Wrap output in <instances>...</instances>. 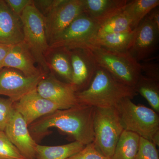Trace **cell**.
Returning a JSON list of instances; mask_svg holds the SVG:
<instances>
[{"mask_svg": "<svg viewBox=\"0 0 159 159\" xmlns=\"http://www.w3.org/2000/svg\"><path fill=\"white\" fill-rule=\"evenodd\" d=\"M81 47L91 51L98 66L119 82L134 88L142 74V66L128 52L109 51L89 44Z\"/></svg>", "mask_w": 159, "mask_h": 159, "instance_id": "obj_3", "label": "cell"}, {"mask_svg": "<svg viewBox=\"0 0 159 159\" xmlns=\"http://www.w3.org/2000/svg\"><path fill=\"white\" fill-rule=\"evenodd\" d=\"M115 107L125 130L150 141L159 130V115L152 109L135 104L129 98L122 99Z\"/></svg>", "mask_w": 159, "mask_h": 159, "instance_id": "obj_5", "label": "cell"}, {"mask_svg": "<svg viewBox=\"0 0 159 159\" xmlns=\"http://www.w3.org/2000/svg\"><path fill=\"white\" fill-rule=\"evenodd\" d=\"M12 11L20 16L28 6L33 3V0H5Z\"/></svg>", "mask_w": 159, "mask_h": 159, "instance_id": "obj_31", "label": "cell"}, {"mask_svg": "<svg viewBox=\"0 0 159 159\" xmlns=\"http://www.w3.org/2000/svg\"><path fill=\"white\" fill-rule=\"evenodd\" d=\"M93 129L95 146L103 155L111 159L124 130L116 107H95Z\"/></svg>", "mask_w": 159, "mask_h": 159, "instance_id": "obj_6", "label": "cell"}, {"mask_svg": "<svg viewBox=\"0 0 159 159\" xmlns=\"http://www.w3.org/2000/svg\"><path fill=\"white\" fill-rule=\"evenodd\" d=\"M137 95L133 88L119 82L99 66L88 87L76 93L79 103L94 107H115L122 99Z\"/></svg>", "mask_w": 159, "mask_h": 159, "instance_id": "obj_2", "label": "cell"}, {"mask_svg": "<svg viewBox=\"0 0 159 159\" xmlns=\"http://www.w3.org/2000/svg\"><path fill=\"white\" fill-rule=\"evenodd\" d=\"M142 72L144 76L149 79L159 82V65L157 62H146L141 64Z\"/></svg>", "mask_w": 159, "mask_h": 159, "instance_id": "obj_30", "label": "cell"}, {"mask_svg": "<svg viewBox=\"0 0 159 159\" xmlns=\"http://www.w3.org/2000/svg\"><path fill=\"white\" fill-rule=\"evenodd\" d=\"M0 159H26L3 131H0Z\"/></svg>", "mask_w": 159, "mask_h": 159, "instance_id": "obj_25", "label": "cell"}, {"mask_svg": "<svg viewBox=\"0 0 159 159\" xmlns=\"http://www.w3.org/2000/svg\"><path fill=\"white\" fill-rule=\"evenodd\" d=\"M4 132L25 158L35 159L38 144L30 134L29 125L16 111Z\"/></svg>", "mask_w": 159, "mask_h": 159, "instance_id": "obj_13", "label": "cell"}, {"mask_svg": "<svg viewBox=\"0 0 159 159\" xmlns=\"http://www.w3.org/2000/svg\"><path fill=\"white\" fill-rule=\"evenodd\" d=\"M14 108L29 126L42 117L61 110L57 105L40 96L36 89L15 102Z\"/></svg>", "mask_w": 159, "mask_h": 159, "instance_id": "obj_14", "label": "cell"}, {"mask_svg": "<svg viewBox=\"0 0 159 159\" xmlns=\"http://www.w3.org/2000/svg\"><path fill=\"white\" fill-rule=\"evenodd\" d=\"M60 0H33V5L44 17L51 12Z\"/></svg>", "mask_w": 159, "mask_h": 159, "instance_id": "obj_29", "label": "cell"}, {"mask_svg": "<svg viewBox=\"0 0 159 159\" xmlns=\"http://www.w3.org/2000/svg\"><path fill=\"white\" fill-rule=\"evenodd\" d=\"M82 13V0H60L44 17L49 44Z\"/></svg>", "mask_w": 159, "mask_h": 159, "instance_id": "obj_9", "label": "cell"}, {"mask_svg": "<svg viewBox=\"0 0 159 159\" xmlns=\"http://www.w3.org/2000/svg\"><path fill=\"white\" fill-rule=\"evenodd\" d=\"M148 20L159 32V9L157 7L152 9L146 16Z\"/></svg>", "mask_w": 159, "mask_h": 159, "instance_id": "obj_32", "label": "cell"}, {"mask_svg": "<svg viewBox=\"0 0 159 159\" xmlns=\"http://www.w3.org/2000/svg\"><path fill=\"white\" fill-rule=\"evenodd\" d=\"M85 146L76 141L57 146L38 144L35 159H66L82 150Z\"/></svg>", "mask_w": 159, "mask_h": 159, "instance_id": "obj_20", "label": "cell"}, {"mask_svg": "<svg viewBox=\"0 0 159 159\" xmlns=\"http://www.w3.org/2000/svg\"><path fill=\"white\" fill-rule=\"evenodd\" d=\"M13 45L0 43V70L4 68V63L7 54Z\"/></svg>", "mask_w": 159, "mask_h": 159, "instance_id": "obj_33", "label": "cell"}, {"mask_svg": "<svg viewBox=\"0 0 159 159\" xmlns=\"http://www.w3.org/2000/svg\"><path fill=\"white\" fill-rule=\"evenodd\" d=\"M48 74L43 73L27 77L16 69L3 68L0 70V95L9 97L14 102H17L35 89L39 81Z\"/></svg>", "mask_w": 159, "mask_h": 159, "instance_id": "obj_8", "label": "cell"}, {"mask_svg": "<svg viewBox=\"0 0 159 159\" xmlns=\"http://www.w3.org/2000/svg\"><path fill=\"white\" fill-rule=\"evenodd\" d=\"M141 137L130 131L122 132L111 159H134L139 150Z\"/></svg>", "mask_w": 159, "mask_h": 159, "instance_id": "obj_22", "label": "cell"}, {"mask_svg": "<svg viewBox=\"0 0 159 159\" xmlns=\"http://www.w3.org/2000/svg\"><path fill=\"white\" fill-rule=\"evenodd\" d=\"M66 159H111L98 150L94 142L88 144L79 152Z\"/></svg>", "mask_w": 159, "mask_h": 159, "instance_id": "obj_28", "label": "cell"}, {"mask_svg": "<svg viewBox=\"0 0 159 159\" xmlns=\"http://www.w3.org/2000/svg\"><path fill=\"white\" fill-rule=\"evenodd\" d=\"M152 142L157 147L159 146V130L157 131L155 133L151 139Z\"/></svg>", "mask_w": 159, "mask_h": 159, "instance_id": "obj_34", "label": "cell"}, {"mask_svg": "<svg viewBox=\"0 0 159 159\" xmlns=\"http://www.w3.org/2000/svg\"><path fill=\"white\" fill-rule=\"evenodd\" d=\"M134 159H159L157 146L150 140L141 137L139 150Z\"/></svg>", "mask_w": 159, "mask_h": 159, "instance_id": "obj_27", "label": "cell"}, {"mask_svg": "<svg viewBox=\"0 0 159 159\" xmlns=\"http://www.w3.org/2000/svg\"><path fill=\"white\" fill-rule=\"evenodd\" d=\"M36 89L40 96L57 105L61 110L79 103L74 86L59 80L51 73L39 81Z\"/></svg>", "mask_w": 159, "mask_h": 159, "instance_id": "obj_10", "label": "cell"}, {"mask_svg": "<svg viewBox=\"0 0 159 159\" xmlns=\"http://www.w3.org/2000/svg\"><path fill=\"white\" fill-rule=\"evenodd\" d=\"M137 93L144 97L152 109L159 113V82L141 75L134 87Z\"/></svg>", "mask_w": 159, "mask_h": 159, "instance_id": "obj_23", "label": "cell"}, {"mask_svg": "<svg viewBox=\"0 0 159 159\" xmlns=\"http://www.w3.org/2000/svg\"><path fill=\"white\" fill-rule=\"evenodd\" d=\"M69 50L72 68L71 84L77 93L88 87L98 66L87 48L80 47Z\"/></svg>", "mask_w": 159, "mask_h": 159, "instance_id": "obj_12", "label": "cell"}, {"mask_svg": "<svg viewBox=\"0 0 159 159\" xmlns=\"http://www.w3.org/2000/svg\"><path fill=\"white\" fill-rule=\"evenodd\" d=\"M159 35L146 16L134 30L127 52L138 62L146 61L157 50Z\"/></svg>", "mask_w": 159, "mask_h": 159, "instance_id": "obj_11", "label": "cell"}, {"mask_svg": "<svg viewBox=\"0 0 159 159\" xmlns=\"http://www.w3.org/2000/svg\"><path fill=\"white\" fill-rule=\"evenodd\" d=\"M23 24L24 42L31 51L38 67L44 73L50 71L44 55L49 46L45 19L33 3L27 7L20 16Z\"/></svg>", "mask_w": 159, "mask_h": 159, "instance_id": "obj_4", "label": "cell"}, {"mask_svg": "<svg viewBox=\"0 0 159 159\" xmlns=\"http://www.w3.org/2000/svg\"><path fill=\"white\" fill-rule=\"evenodd\" d=\"M23 41L20 16L15 14L5 0H0V43L15 45Z\"/></svg>", "mask_w": 159, "mask_h": 159, "instance_id": "obj_16", "label": "cell"}, {"mask_svg": "<svg viewBox=\"0 0 159 159\" xmlns=\"http://www.w3.org/2000/svg\"><path fill=\"white\" fill-rule=\"evenodd\" d=\"M159 5V0L128 1L122 12L130 21L134 31L152 9Z\"/></svg>", "mask_w": 159, "mask_h": 159, "instance_id": "obj_21", "label": "cell"}, {"mask_svg": "<svg viewBox=\"0 0 159 159\" xmlns=\"http://www.w3.org/2000/svg\"><path fill=\"white\" fill-rule=\"evenodd\" d=\"M103 22L81 13L50 43L49 46L69 49L80 48L94 37L99 26Z\"/></svg>", "mask_w": 159, "mask_h": 159, "instance_id": "obj_7", "label": "cell"}, {"mask_svg": "<svg viewBox=\"0 0 159 159\" xmlns=\"http://www.w3.org/2000/svg\"><path fill=\"white\" fill-rule=\"evenodd\" d=\"M36 64L34 56L23 41L12 46L4 61V68L16 69L27 77H34L44 73Z\"/></svg>", "mask_w": 159, "mask_h": 159, "instance_id": "obj_15", "label": "cell"}, {"mask_svg": "<svg viewBox=\"0 0 159 159\" xmlns=\"http://www.w3.org/2000/svg\"><path fill=\"white\" fill-rule=\"evenodd\" d=\"M94 110L93 107L79 103L69 108L57 110L29 125V131L36 142L51 133L50 129L56 128L75 141L88 145L94 141Z\"/></svg>", "mask_w": 159, "mask_h": 159, "instance_id": "obj_1", "label": "cell"}, {"mask_svg": "<svg viewBox=\"0 0 159 159\" xmlns=\"http://www.w3.org/2000/svg\"><path fill=\"white\" fill-rule=\"evenodd\" d=\"M122 11L109 18L100 25L94 37L133 31L130 21Z\"/></svg>", "mask_w": 159, "mask_h": 159, "instance_id": "obj_24", "label": "cell"}, {"mask_svg": "<svg viewBox=\"0 0 159 159\" xmlns=\"http://www.w3.org/2000/svg\"><path fill=\"white\" fill-rule=\"evenodd\" d=\"M134 32V31H127L95 37L85 45H90L109 51L126 52Z\"/></svg>", "mask_w": 159, "mask_h": 159, "instance_id": "obj_19", "label": "cell"}, {"mask_svg": "<svg viewBox=\"0 0 159 159\" xmlns=\"http://www.w3.org/2000/svg\"><path fill=\"white\" fill-rule=\"evenodd\" d=\"M50 73L59 76L71 83L72 68L68 49L63 47L49 48L44 55Z\"/></svg>", "mask_w": 159, "mask_h": 159, "instance_id": "obj_18", "label": "cell"}, {"mask_svg": "<svg viewBox=\"0 0 159 159\" xmlns=\"http://www.w3.org/2000/svg\"><path fill=\"white\" fill-rule=\"evenodd\" d=\"M15 111L13 101L0 97V131H5Z\"/></svg>", "mask_w": 159, "mask_h": 159, "instance_id": "obj_26", "label": "cell"}, {"mask_svg": "<svg viewBox=\"0 0 159 159\" xmlns=\"http://www.w3.org/2000/svg\"><path fill=\"white\" fill-rule=\"evenodd\" d=\"M127 0H82L83 13L104 22L123 10Z\"/></svg>", "mask_w": 159, "mask_h": 159, "instance_id": "obj_17", "label": "cell"}]
</instances>
